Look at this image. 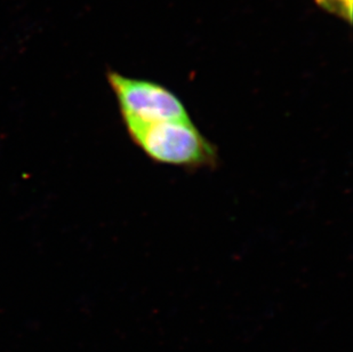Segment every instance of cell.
<instances>
[{
    "label": "cell",
    "instance_id": "cell-1",
    "mask_svg": "<svg viewBox=\"0 0 353 352\" xmlns=\"http://www.w3.org/2000/svg\"><path fill=\"white\" fill-rule=\"evenodd\" d=\"M132 142L152 162L185 170L216 166L219 151L194 120L126 125Z\"/></svg>",
    "mask_w": 353,
    "mask_h": 352
},
{
    "label": "cell",
    "instance_id": "cell-2",
    "mask_svg": "<svg viewBox=\"0 0 353 352\" xmlns=\"http://www.w3.org/2000/svg\"><path fill=\"white\" fill-rule=\"evenodd\" d=\"M107 79L117 100L125 126L192 119L183 101L161 84L130 78L114 70L108 71Z\"/></svg>",
    "mask_w": 353,
    "mask_h": 352
},
{
    "label": "cell",
    "instance_id": "cell-3",
    "mask_svg": "<svg viewBox=\"0 0 353 352\" xmlns=\"http://www.w3.org/2000/svg\"><path fill=\"white\" fill-rule=\"evenodd\" d=\"M314 3L328 13L352 23L353 0H314Z\"/></svg>",
    "mask_w": 353,
    "mask_h": 352
}]
</instances>
